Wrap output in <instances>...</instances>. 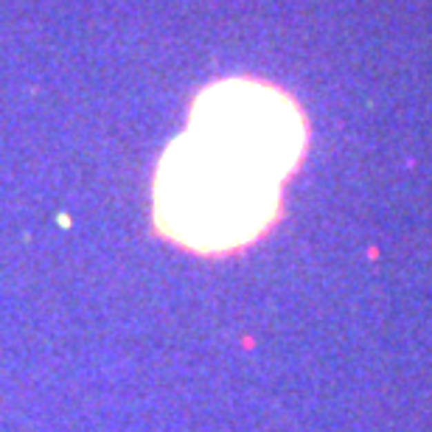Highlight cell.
<instances>
[{
	"label": "cell",
	"mask_w": 432,
	"mask_h": 432,
	"mask_svg": "<svg viewBox=\"0 0 432 432\" xmlns=\"http://www.w3.org/2000/svg\"><path fill=\"white\" fill-rule=\"evenodd\" d=\"M304 144V118L281 90L247 79L213 84L157 168V225L205 253L253 242L273 222Z\"/></svg>",
	"instance_id": "cell-1"
}]
</instances>
